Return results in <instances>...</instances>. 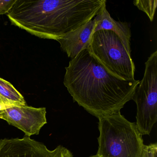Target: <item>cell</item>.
<instances>
[{"mask_svg":"<svg viewBox=\"0 0 157 157\" xmlns=\"http://www.w3.org/2000/svg\"><path fill=\"white\" fill-rule=\"evenodd\" d=\"M64 83L74 101L97 118L120 113L140 81H125L108 72L87 49L70 61Z\"/></svg>","mask_w":157,"mask_h":157,"instance_id":"6da1fadb","label":"cell"},{"mask_svg":"<svg viewBox=\"0 0 157 157\" xmlns=\"http://www.w3.org/2000/svg\"><path fill=\"white\" fill-rule=\"evenodd\" d=\"M104 0H16L7 17L13 25L39 38L56 41L93 20Z\"/></svg>","mask_w":157,"mask_h":157,"instance_id":"7a4b0ae2","label":"cell"},{"mask_svg":"<svg viewBox=\"0 0 157 157\" xmlns=\"http://www.w3.org/2000/svg\"><path fill=\"white\" fill-rule=\"evenodd\" d=\"M99 157H140L144 143L136 123L121 113L99 118Z\"/></svg>","mask_w":157,"mask_h":157,"instance_id":"3957f363","label":"cell"},{"mask_svg":"<svg viewBox=\"0 0 157 157\" xmlns=\"http://www.w3.org/2000/svg\"><path fill=\"white\" fill-rule=\"evenodd\" d=\"M87 50L115 77L125 81L135 80L136 67L131 55L113 32L106 30L94 32Z\"/></svg>","mask_w":157,"mask_h":157,"instance_id":"277c9868","label":"cell"},{"mask_svg":"<svg viewBox=\"0 0 157 157\" xmlns=\"http://www.w3.org/2000/svg\"><path fill=\"white\" fill-rule=\"evenodd\" d=\"M144 76L132 100L137 105L136 126L142 136L149 135L157 121V51L145 62Z\"/></svg>","mask_w":157,"mask_h":157,"instance_id":"5b68a950","label":"cell"},{"mask_svg":"<svg viewBox=\"0 0 157 157\" xmlns=\"http://www.w3.org/2000/svg\"><path fill=\"white\" fill-rule=\"evenodd\" d=\"M0 157H73L70 151L62 146L53 150L30 137L0 140Z\"/></svg>","mask_w":157,"mask_h":157,"instance_id":"8992f818","label":"cell"},{"mask_svg":"<svg viewBox=\"0 0 157 157\" xmlns=\"http://www.w3.org/2000/svg\"><path fill=\"white\" fill-rule=\"evenodd\" d=\"M45 107L35 108L25 105H10L0 110V118L14 126L30 137L39 134L47 124Z\"/></svg>","mask_w":157,"mask_h":157,"instance_id":"52a82bcc","label":"cell"},{"mask_svg":"<svg viewBox=\"0 0 157 157\" xmlns=\"http://www.w3.org/2000/svg\"><path fill=\"white\" fill-rule=\"evenodd\" d=\"M97 21L94 18L81 27L63 35L56 40L68 57L72 59L82 51L88 48Z\"/></svg>","mask_w":157,"mask_h":157,"instance_id":"ba28073f","label":"cell"},{"mask_svg":"<svg viewBox=\"0 0 157 157\" xmlns=\"http://www.w3.org/2000/svg\"><path fill=\"white\" fill-rule=\"evenodd\" d=\"M106 2L103 4L100 11L94 17L97 21V24L94 33L100 30L113 32L121 39L128 54L131 55L130 47L131 33L128 24L115 21L106 10Z\"/></svg>","mask_w":157,"mask_h":157,"instance_id":"9c48e42d","label":"cell"},{"mask_svg":"<svg viewBox=\"0 0 157 157\" xmlns=\"http://www.w3.org/2000/svg\"><path fill=\"white\" fill-rule=\"evenodd\" d=\"M0 98L6 106L26 105L23 95L9 82L0 78Z\"/></svg>","mask_w":157,"mask_h":157,"instance_id":"30bf717a","label":"cell"},{"mask_svg":"<svg viewBox=\"0 0 157 157\" xmlns=\"http://www.w3.org/2000/svg\"><path fill=\"white\" fill-rule=\"evenodd\" d=\"M133 3L139 10L147 15L151 21H153L157 7V0H136Z\"/></svg>","mask_w":157,"mask_h":157,"instance_id":"8fae6325","label":"cell"},{"mask_svg":"<svg viewBox=\"0 0 157 157\" xmlns=\"http://www.w3.org/2000/svg\"><path fill=\"white\" fill-rule=\"evenodd\" d=\"M140 157H157V143L144 145Z\"/></svg>","mask_w":157,"mask_h":157,"instance_id":"7c38bea8","label":"cell"},{"mask_svg":"<svg viewBox=\"0 0 157 157\" xmlns=\"http://www.w3.org/2000/svg\"><path fill=\"white\" fill-rule=\"evenodd\" d=\"M16 1V0H0V15L7 14Z\"/></svg>","mask_w":157,"mask_h":157,"instance_id":"4fadbf2b","label":"cell"},{"mask_svg":"<svg viewBox=\"0 0 157 157\" xmlns=\"http://www.w3.org/2000/svg\"><path fill=\"white\" fill-rule=\"evenodd\" d=\"M90 157H99V156H98L97 155H93V156H90Z\"/></svg>","mask_w":157,"mask_h":157,"instance_id":"5bb4252c","label":"cell"},{"mask_svg":"<svg viewBox=\"0 0 157 157\" xmlns=\"http://www.w3.org/2000/svg\"><path fill=\"white\" fill-rule=\"evenodd\" d=\"M0 104H3V102H2V100H1V98H0Z\"/></svg>","mask_w":157,"mask_h":157,"instance_id":"9a60e30c","label":"cell"}]
</instances>
